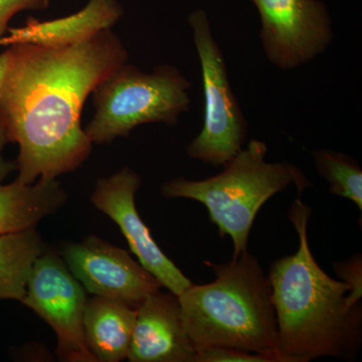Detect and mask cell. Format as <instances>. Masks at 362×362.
Listing matches in <instances>:
<instances>
[{"label":"cell","mask_w":362,"mask_h":362,"mask_svg":"<svg viewBox=\"0 0 362 362\" xmlns=\"http://www.w3.org/2000/svg\"><path fill=\"white\" fill-rule=\"evenodd\" d=\"M0 87V122L18 145L16 180L33 183L74 173L93 143L81 125L85 102L107 76L127 63L110 30L66 47L9 45Z\"/></svg>","instance_id":"6da1fadb"},{"label":"cell","mask_w":362,"mask_h":362,"mask_svg":"<svg viewBox=\"0 0 362 362\" xmlns=\"http://www.w3.org/2000/svg\"><path fill=\"white\" fill-rule=\"evenodd\" d=\"M312 209L297 199L288 218L299 240L295 254L269 270L278 325V352L287 362L332 357L354 361L362 344V304L352 305L350 288L322 270L312 254Z\"/></svg>","instance_id":"7a4b0ae2"},{"label":"cell","mask_w":362,"mask_h":362,"mask_svg":"<svg viewBox=\"0 0 362 362\" xmlns=\"http://www.w3.org/2000/svg\"><path fill=\"white\" fill-rule=\"evenodd\" d=\"M204 265L214 281L190 285L178 296L181 320L197 351L228 347L281 356L272 286L257 257L247 250L226 263Z\"/></svg>","instance_id":"3957f363"},{"label":"cell","mask_w":362,"mask_h":362,"mask_svg":"<svg viewBox=\"0 0 362 362\" xmlns=\"http://www.w3.org/2000/svg\"><path fill=\"white\" fill-rule=\"evenodd\" d=\"M267 143L252 139L223 165L218 175L202 180L173 178L160 188L165 199L201 202L221 239L230 238L233 258L247 250L257 214L271 197L294 185L298 192L312 187L303 171L291 162H268Z\"/></svg>","instance_id":"277c9868"},{"label":"cell","mask_w":362,"mask_h":362,"mask_svg":"<svg viewBox=\"0 0 362 362\" xmlns=\"http://www.w3.org/2000/svg\"><path fill=\"white\" fill-rule=\"evenodd\" d=\"M192 83L175 66L162 64L144 73L127 63L93 90L95 114L85 132L93 144L128 137L138 126H175L190 108Z\"/></svg>","instance_id":"5b68a950"},{"label":"cell","mask_w":362,"mask_h":362,"mask_svg":"<svg viewBox=\"0 0 362 362\" xmlns=\"http://www.w3.org/2000/svg\"><path fill=\"white\" fill-rule=\"evenodd\" d=\"M201 63L204 125L188 144V157L207 165L223 166L246 144L249 124L228 80L225 56L214 37L206 11L188 16Z\"/></svg>","instance_id":"8992f818"},{"label":"cell","mask_w":362,"mask_h":362,"mask_svg":"<svg viewBox=\"0 0 362 362\" xmlns=\"http://www.w3.org/2000/svg\"><path fill=\"white\" fill-rule=\"evenodd\" d=\"M86 293L61 254L45 250L35 262L21 303L54 330L61 361L97 362L85 340Z\"/></svg>","instance_id":"52a82bcc"},{"label":"cell","mask_w":362,"mask_h":362,"mask_svg":"<svg viewBox=\"0 0 362 362\" xmlns=\"http://www.w3.org/2000/svg\"><path fill=\"white\" fill-rule=\"evenodd\" d=\"M258 9L259 39L267 59L282 71L294 70L326 52L332 23L321 0H252Z\"/></svg>","instance_id":"ba28073f"},{"label":"cell","mask_w":362,"mask_h":362,"mask_svg":"<svg viewBox=\"0 0 362 362\" xmlns=\"http://www.w3.org/2000/svg\"><path fill=\"white\" fill-rule=\"evenodd\" d=\"M61 256L74 277L93 296L137 309L149 295L163 288L126 250L95 235L66 243Z\"/></svg>","instance_id":"9c48e42d"},{"label":"cell","mask_w":362,"mask_h":362,"mask_svg":"<svg viewBox=\"0 0 362 362\" xmlns=\"http://www.w3.org/2000/svg\"><path fill=\"white\" fill-rule=\"evenodd\" d=\"M141 185L140 175L126 166L96 181L90 202L118 226L137 261L162 287L180 296L192 282L159 247L138 213L135 197Z\"/></svg>","instance_id":"30bf717a"},{"label":"cell","mask_w":362,"mask_h":362,"mask_svg":"<svg viewBox=\"0 0 362 362\" xmlns=\"http://www.w3.org/2000/svg\"><path fill=\"white\" fill-rule=\"evenodd\" d=\"M197 351L181 320L178 296L160 290L136 314L127 359L130 362H195Z\"/></svg>","instance_id":"8fae6325"},{"label":"cell","mask_w":362,"mask_h":362,"mask_svg":"<svg viewBox=\"0 0 362 362\" xmlns=\"http://www.w3.org/2000/svg\"><path fill=\"white\" fill-rule=\"evenodd\" d=\"M123 14L118 0H89L81 11L65 18L47 21L30 18L25 25L8 28V35L0 40V47L30 44L59 47L77 44L110 30Z\"/></svg>","instance_id":"7c38bea8"},{"label":"cell","mask_w":362,"mask_h":362,"mask_svg":"<svg viewBox=\"0 0 362 362\" xmlns=\"http://www.w3.org/2000/svg\"><path fill=\"white\" fill-rule=\"evenodd\" d=\"M66 201L68 194L58 178H40L33 183L18 180L8 185L0 183V235L37 228Z\"/></svg>","instance_id":"4fadbf2b"},{"label":"cell","mask_w":362,"mask_h":362,"mask_svg":"<svg viewBox=\"0 0 362 362\" xmlns=\"http://www.w3.org/2000/svg\"><path fill=\"white\" fill-rule=\"evenodd\" d=\"M137 309L129 305L93 296L84 313L86 343L97 362L127 359Z\"/></svg>","instance_id":"5bb4252c"},{"label":"cell","mask_w":362,"mask_h":362,"mask_svg":"<svg viewBox=\"0 0 362 362\" xmlns=\"http://www.w3.org/2000/svg\"><path fill=\"white\" fill-rule=\"evenodd\" d=\"M45 250L35 228L0 235V301H23L33 266Z\"/></svg>","instance_id":"9a60e30c"},{"label":"cell","mask_w":362,"mask_h":362,"mask_svg":"<svg viewBox=\"0 0 362 362\" xmlns=\"http://www.w3.org/2000/svg\"><path fill=\"white\" fill-rule=\"evenodd\" d=\"M318 175L333 195L354 202L362 211V169L356 159L331 149L312 151Z\"/></svg>","instance_id":"2e32d148"},{"label":"cell","mask_w":362,"mask_h":362,"mask_svg":"<svg viewBox=\"0 0 362 362\" xmlns=\"http://www.w3.org/2000/svg\"><path fill=\"white\" fill-rule=\"evenodd\" d=\"M195 362H285L276 354H259L228 347H209L197 351Z\"/></svg>","instance_id":"e0dca14e"},{"label":"cell","mask_w":362,"mask_h":362,"mask_svg":"<svg viewBox=\"0 0 362 362\" xmlns=\"http://www.w3.org/2000/svg\"><path fill=\"white\" fill-rule=\"evenodd\" d=\"M338 279L350 288L349 300L352 305L361 303L362 256L361 252L342 262L332 263Z\"/></svg>","instance_id":"ac0fdd59"},{"label":"cell","mask_w":362,"mask_h":362,"mask_svg":"<svg viewBox=\"0 0 362 362\" xmlns=\"http://www.w3.org/2000/svg\"><path fill=\"white\" fill-rule=\"evenodd\" d=\"M49 0H0V40L4 37L8 23L16 13L23 11H45Z\"/></svg>","instance_id":"d6986e66"},{"label":"cell","mask_w":362,"mask_h":362,"mask_svg":"<svg viewBox=\"0 0 362 362\" xmlns=\"http://www.w3.org/2000/svg\"><path fill=\"white\" fill-rule=\"evenodd\" d=\"M7 141L6 130L0 122V183L6 180L7 176L16 170V162L11 161L4 157V151Z\"/></svg>","instance_id":"ffe728a7"},{"label":"cell","mask_w":362,"mask_h":362,"mask_svg":"<svg viewBox=\"0 0 362 362\" xmlns=\"http://www.w3.org/2000/svg\"><path fill=\"white\" fill-rule=\"evenodd\" d=\"M7 62H8V52L6 49L4 52H0V87H1L2 81L6 75Z\"/></svg>","instance_id":"44dd1931"}]
</instances>
